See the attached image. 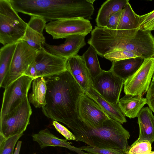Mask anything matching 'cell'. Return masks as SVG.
Wrapping results in <instances>:
<instances>
[{"label":"cell","instance_id":"9c48e42d","mask_svg":"<svg viewBox=\"0 0 154 154\" xmlns=\"http://www.w3.org/2000/svg\"><path fill=\"white\" fill-rule=\"evenodd\" d=\"M33 79L23 75L5 88L0 117L14 109L28 97V93Z\"/></svg>","mask_w":154,"mask_h":154},{"label":"cell","instance_id":"4dcf8cb0","mask_svg":"<svg viewBox=\"0 0 154 154\" xmlns=\"http://www.w3.org/2000/svg\"><path fill=\"white\" fill-rule=\"evenodd\" d=\"M53 125L57 131L63 135L67 140H75L74 134L70 131L65 127L61 125L57 121H53Z\"/></svg>","mask_w":154,"mask_h":154},{"label":"cell","instance_id":"484cf974","mask_svg":"<svg viewBox=\"0 0 154 154\" xmlns=\"http://www.w3.org/2000/svg\"><path fill=\"white\" fill-rule=\"evenodd\" d=\"M23 133L6 138L0 135V154H13L15 146Z\"/></svg>","mask_w":154,"mask_h":154},{"label":"cell","instance_id":"5bb4252c","mask_svg":"<svg viewBox=\"0 0 154 154\" xmlns=\"http://www.w3.org/2000/svg\"><path fill=\"white\" fill-rule=\"evenodd\" d=\"M67 70L72 75L85 93L93 87V80L82 56L78 54L66 59Z\"/></svg>","mask_w":154,"mask_h":154},{"label":"cell","instance_id":"9a60e30c","mask_svg":"<svg viewBox=\"0 0 154 154\" xmlns=\"http://www.w3.org/2000/svg\"><path fill=\"white\" fill-rule=\"evenodd\" d=\"M46 23L45 20L42 17L31 16L21 40L25 41L30 46L38 51L44 48L46 42L43 31L46 27Z\"/></svg>","mask_w":154,"mask_h":154},{"label":"cell","instance_id":"44dd1931","mask_svg":"<svg viewBox=\"0 0 154 154\" xmlns=\"http://www.w3.org/2000/svg\"><path fill=\"white\" fill-rule=\"evenodd\" d=\"M146 103V98L138 96L125 94L119 99L118 104L125 116L131 119L137 117Z\"/></svg>","mask_w":154,"mask_h":154},{"label":"cell","instance_id":"4fadbf2b","mask_svg":"<svg viewBox=\"0 0 154 154\" xmlns=\"http://www.w3.org/2000/svg\"><path fill=\"white\" fill-rule=\"evenodd\" d=\"M85 36L82 35H71L65 38L66 40L63 44L53 45L45 43L44 48L52 54L67 59L77 55L80 49L86 45Z\"/></svg>","mask_w":154,"mask_h":154},{"label":"cell","instance_id":"3957f363","mask_svg":"<svg viewBox=\"0 0 154 154\" xmlns=\"http://www.w3.org/2000/svg\"><path fill=\"white\" fill-rule=\"evenodd\" d=\"M66 125L72 131L77 141L100 148L127 151L129 132L118 122L110 119L100 125H94L78 118Z\"/></svg>","mask_w":154,"mask_h":154},{"label":"cell","instance_id":"e575fe53","mask_svg":"<svg viewBox=\"0 0 154 154\" xmlns=\"http://www.w3.org/2000/svg\"><path fill=\"white\" fill-rule=\"evenodd\" d=\"M85 154H95L93 153H91V152H88L87 153L85 152Z\"/></svg>","mask_w":154,"mask_h":154},{"label":"cell","instance_id":"2e32d148","mask_svg":"<svg viewBox=\"0 0 154 154\" xmlns=\"http://www.w3.org/2000/svg\"><path fill=\"white\" fill-rule=\"evenodd\" d=\"M139 128L138 138L132 144L147 141L152 143L154 141V116L148 107H143L137 116Z\"/></svg>","mask_w":154,"mask_h":154},{"label":"cell","instance_id":"5b68a950","mask_svg":"<svg viewBox=\"0 0 154 154\" xmlns=\"http://www.w3.org/2000/svg\"><path fill=\"white\" fill-rule=\"evenodd\" d=\"M32 110L28 97L8 113L0 117V135L7 138L26 130Z\"/></svg>","mask_w":154,"mask_h":154},{"label":"cell","instance_id":"8992f818","mask_svg":"<svg viewBox=\"0 0 154 154\" xmlns=\"http://www.w3.org/2000/svg\"><path fill=\"white\" fill-rule=\"evenodd\" d=\"M39 52L25 41H19L17 43L9 69L0 84V87L5 88L24 75L29 66L35 59Z\"/></svg>","mask_w":154,"mask_h":154},{"label":"cell","instance_id":"277c9868","mask_svg":"<svg viewBox=\"0 0 154 154\" xmlns=\"http://www.w3.org/2000/svg\"><path fill=\"white\" fill-rule=\"evenodd\" d=\"M27 23L19 16L10 0H0V42L4 46L17 42L25 32Z\"/></svg>","mask_w":154,"mask_h":154},{"label":"cell","instance_id":"f1b7e54d","mask_svg":"<svg viewBox=\"0 0 154 154\" xmlns=\"http://www.w3.org/2000/svg\"><path fill=\"white\" fill-rule=\"evenodd\" d=\"M139 28L150 32L154 30V10L145 14L140 15Z\"/></svg>","mask_w":154,"mask_h":154},{"label":"cell","instance_id":"e0dca14e","mask_svg":"<svg viewBox=\"0 0 154 154\" xmlns=\"http://www.w3.org/2000/svg\"><path fill=\"white\" fill-rule=\"evenodd\" d=\"M33 140L37 142L41 149L47 146H59L67 148L75 152L78 154H85L80 148L75 147L71 145L66 140L60 139L52 133L48 128L40 131L38 133L32 135Z\"/></svg>","mask_w":154,"mask_h":154},{"label":"cell","instance_id":"52a82bcc","mask_svg":"<svg viewBox=\"0 0 154 154\" xmlns=\"http://www.w3.org/2000/svg\"><path fill=\"white\" fill-rule=\"evenodd\" d=\"M92 29L90 21L82 18L52 21L47 24L45 28L46 32L54 39L65 38L74 35L86 36Z\"/></svg>","mask_w":154,"mask_h":154},{"label":"cell","instance_id":"836d02e7","mask_svg":"<svg viewBox=\"0 0 154 154\" xmlns=\"http://www.w3.org/2000/svg\"><path fill=\"white\" fill-rule=\"evenodd\" d=\"M22 143V142L21 141H18L13 154H19Z\"/></svg>","mask_w":154,"mask_h":154},{"label":"cell","instance_id":"ab89813d","mask_svg":"<svg viewBox=\"0 0 154 154\" xmlns=\"http://www.w3.org/2000/svg\"></svg>","mask_w":154,"mask_h":154},{"label":"cell","instance_id":"ac0fdd59","mask_svg":"<svg viewBox=\"0 0 154 154\" xmlns=\"http://www.w3.org/2000/svg\"><path fill=\"white\" fill-rule=\"evenodd\" d=\"M85 94L95 101L110 118L121 124L127 122L125 116L121 111L118 104H113L106 100L99 94L93 87L90 88Z\"/></svg>","mask_w":154,"mask_h":154},{"label":"cell","instance_id":"d6986e66","mask_svg":"<svg viewBox=\"0 0 154 154\" xmlns=\"http://www.w3.org/2000/svg\"><path fill=\"white\" fill-rule=\"evenodd\" d=\"M144 60L137 57L112 62L109 70L125 81L136 72Z\"/></svg>","mask_w":154,"mask_h":154},{"label":"cell","instance_id":"8fae6325","mask_svg":"<svg viewBox=\"0 0 154 154\" xmlns=\"http://www.w3.org/2000/svg\"><path fill=\"white\" fill-rule=\"evenodd\" d=\"M66 60L49 52L45 48L41 49L31 63L35 70V78L54 75L67 70Z\"/></svg>","mask_w":154,"mask_h":154},{"label":"cell","instance_id":"ba28073f","mask_svg":"<svg viewBox=\"0 0 154 154\" xmlns=\"http://www.w3.org/2000/svg\"><path fill=\"white\" fill-rule=\"evenodd\" d=\"M154 73V57L145 59L138 69L124 81L126 95L142 97L147 92Z\"/></svg>","mask_w":154,"mask_h":154},{"label":"cell","instance_id":"4316f807","mask_svg":"<svg viewBox=\"0 0 154 154\" xmlns=\"http://www.w3.org/2000/svg\"><path fill=\"white\" fill-rule=\"evenodd\" d=\"M103 57L112 62L127 59L140 57L135 53L127 50H120L106 54Z\"/></svg>","mask_w":154,"mask_h":154},{"label":"cell","instance_id":"f35d334b","mask_svg":"<svg viewBox=\"0 0 154 154\" xmlns=\"http://www.w3.org/2000/svg\"><path fill=\"white\" fill-rule=\"evenodd\" d=\"M127 154H128L127 153Z\"/></svg>","mask_w":154,"mask_h":154},{"label":"cell","instance_id":"8d00e7d4","mask_svg":"<svg viewBox=\"0 0 154 154\" xmlns=\"http://www.w3.org/2000/svg\"><path fill=\"white\" fill-rule=\"evenodd\" d=\"M149 154H154V151H152Z\"/></svg>","mask_w":154,"mask_h":154},{"label":"cell","instance_id":"d590c367","mask_svg":"<svg viewBox=\"0 0 154 154\" xmlns=\"http://www.w3.org/2000/svg\"><path fill=\"white\" fill-rule=\"evenodd\" d=\"M152 82H154V73L153 74L152 77Z\"/></svg>","mask_w":154,"mask_h":154},{"label":"cell","instance_id":"83f0119b","mask_svg":"<svg viewBox=\"0 0 154 154\" xmlns=\"http://www.w3.org/2000/svg\"><path fill=\"white\" fill-rule=\"evenodd\" d=\"M150 142L144 141L138 142L129 147L128 154H149L152 152V144Z\"/></svg>","mask_w":154,"mask_h":154},{"label":"cell","instance_id":"7a4b0ae2","mask_svg":"<svg viewBox=\"0 0 154 154\" xmlns=\"http://www.w3.org/2000/svg\"><path fill=\"white\" fill-rule=\"evenodd\" d=\"M18 12L42 17L46 21L76 18L92 19L91 0H10Z\"/></svg>","mask_w":154,"mask_h":154},{"label":"cell","instance_id":"d6a6232c","mask_svg":"<svg viewBox=\"0 0 154 154\" xmlns=\"http://www.w3.org/2000/svg\"><path fill=\"white\" fill-rule=\"evenodd\" d=\"M121 11L115 13L110 17L105 28L111 29H117Z\"/></svg>","mask_w":154,"mask_h":154},{"label":"cell","instance_id":"7c38bea8","mask_svg":"<svg viewBox=\"0 0 154 154\" xmlns=\"http://www.w3.org/2000/svg\"><path fill=\"white\" fill-rule=\"evenodd\" d=\"M78 118L94 125H100L110 118L94 100L84 93L79 99Z\"/></svg>","mask_w":154,"mask_h":154},{"label":"cell","instance_id":"6da1fadb","mask_svg":"<svg viewBox=\"0 0 154 154\" xmlns=\"http://www.w3.org/2000/svg\"><path fill=\"white\" fill-rule=\"evenodd\" d=\"M44 78L47 90L43 114L65 125L77 118L79 101L85 93L70 72L66 70Z\"/></svg>","mask_w":154,"mask_h":154},{"label":"cell","instance_id":"cb8c5ba5","mask_svg":"<svg viewBox=\"0 0 154 154\" xmlns=\"http://www.w3.org/2000/svg\"><path fill=\"white\" fill-rule=\"evenodd\" d=\"M17 43L4 45L0 49V84L9 69Z\"/></svg>","mask_w":154,"mask_h":154},{"label":"cell","instance_id":"7402d4cb","mask_svg":"<svg viewBox=\"0 0 154 154\" xmlns=\"http://www.w3.org/2000/svg\"><path fill=\"white\" fill-rule=\"evenodd\" d=\"M32 91L29 94L28 100L36 108H42L46 104L47 85L44 77H39L32 82Z\"/></svg>","mask_w":154,"mask_h":154},{"label":"cell","instance_id":"d4e9b609","mask_svg":"<svg viewBox=\"0 0 154 154\" xmlns=\"http://www.w3.org/2000/svg\"><path fill=\"white\" fill-rule=\"evenodd\" d=\"M97 54L94 48L90 45L82 57L91 77L93 80L101 72Z\"/></svg>","mask_w":154,"mask_h":154},{"label":"cell","instance_id":"1f68e13d","mask_svg":"<svg viewBox=\"0 0 154 154\" xmlns=\"http://www.w3.org/2000/svg\"><path fill=\"white\" fill-rule=\"evenodd\" d=\"M149 107L154 112V82L151 81L146 98Z\"/></svg>","mask_w":154,"mask_h":154},{"label":"cell","instance_id":"74e56055","mask_svg":"<svg viewBox=\"0 0 154 154\" xmlns=\"http://www.w3.org/2000/svg\"><path fill=\"white\" fill-rule=\"evenodd\" d=\"M33 154H35V153H34Z\"/></svg>","mask_w":154,"mask_h":154},{"label":"cell","instance_id":"f546056e","mask_svg":"<svg viewBox=\"0 0 154 154\" xmlns=\"http://www.w3.org/2000/svg\"><path fill=\"white\" fill-rule=\"evenodd\" d=\"M82 150L95 154H127V151L117 149L100 148L89 146L80 147Z\"/></svg>","mask_w":154,"mask_h":154},{"label":"cell","instance_id":"30bf717a","mask_svg":"<svg viewBox=\"0 0 154 154\" xmlns=\"http://www.w3.org/2000/svg\"><path fill=\"white\" fill-rule=\"evenodd\" d=\"M124 81L109 70H103L93 80V88L103 98L110 103L118 104Z\"/></svg>","mask_w":154,"mask_h":154},{"label":"cell","instance_id":"ffe728a7","mask_svg":"<svg viewBox=\"0 0 154 154\" xmlns=\"http://www.w3.org/2000/svg\"><path fill=\"white\" fill-rule=\"evenodd\" d=\"M129 2L128 0H108L100 8L96 19L97 26L105 28L109 18L121 11Z\"/></svg>","mask_w":154,"mask_h":154},{"label":"cell","instance_id":"603a6c76","mask_svg":"<svg viewBox=\"0 0 154 154\" xmlns=\"http://www.w3.org/2000/svg\"><path fill=\"white\" fill-rule=\"evenodd\" d=\"M140 15L133 10L129 2L121 11L117 29L129 30L139 28Z\"/></svg>","mask_w":154,"mask_h":154}]
</instances>
